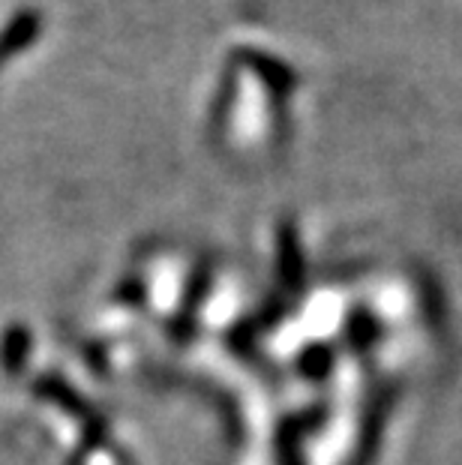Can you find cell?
<instances>
[{
	"label": "cell",
	"instance_id": "1",
	"mask_svg": "<svg viewBox=\"0 0 462 465\" xmlns=\"http://www.w3.org/2000/svg\"><path fill=\"white\" fill-rule=\"evenodd\" d=\"M39 31H43V18H39L36 9H22V13H15L13 22L0 31V64H6L9 57L22 54L25 48H31Z\"/></svg>",
	"mask_w": 462,
	"mask_h": 465
}]
</instances>
